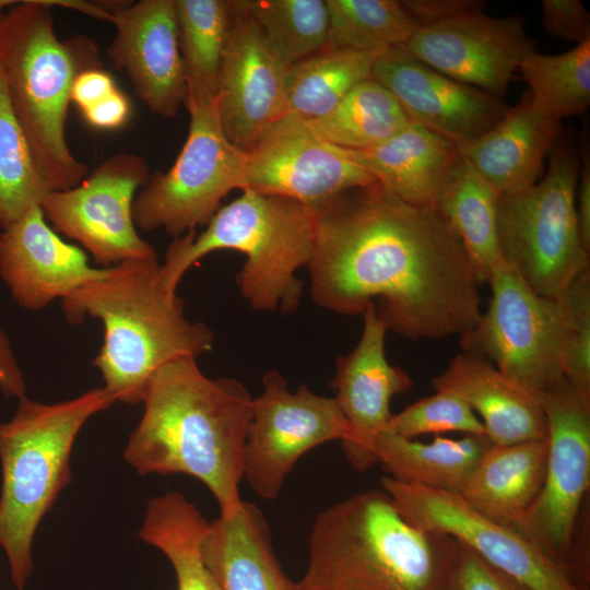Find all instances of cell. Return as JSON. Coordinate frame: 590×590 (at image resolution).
I'll list each match as a JSON object with an SVG mask.
<instances>
[{"label":"cell","mask_w":590,"mask_h":590,"mask_svg":"<svg viewBox=\"0 0 590 590\" xmlns=\"http://www.w3.org/2000/svg\"><path fill=\"white\" fill-rule=\"evenodd\" d=\"M326 4L327 48L381 51L404 46L420 28L403 1L326 0Z\"/></svg>","instance_id":"obj_33"},{"label":"cell","mask_w":590,"mask_h":590,"mask_svg":"<svg viewBox=\"0 0 590 590\" xmlns=\"http://www.w3.org/2000/svg\"><path fill=\"white\" fill-rule=\"evenodd\" d=\"M559 299L566 319L564 376L576 389L590 393V269Z\"/></svg>","instance_id":"obj_38"},{"label":"cell","mask_w":590,"mask_h":590,"mask_svg":"<svg viewBox=\"0 0 590 590\" xmlns=\"http://www.w3.org/2000/svg\"><path fill=\"white\" fill-rule=\"evenodd\" d=\"M150 176L142 156L116 153L78 186L51 191L40 208L55 232L79 241L102 268L157 258L154 247L138 234L132 216L135 192Z\"/></svg>","instance_id":"obj_12"},{"label":"cell","mask_w":590,"mask_h":590,"mask_svg":"<svg viewBox=\"0 0 590 590\" xmlns=\"http://www.w3.org/2000/svg\"><path fill=\"white\" fill-rule=\"evenodd\" d=\"M364 328L356 346L335 362L330 387L349 426L341 440L349 463L358 472L378 464L376 441L392 416L390 401L412 387L403 369L391 365L386 356L388 328L374 306L363 312Z\"/></svg>","instance_id":"obj_19"},{"label":"cell","mask_w":590,"mask_h":590,"mask_svg":"<svg viewBox=\"0 0 590 590\" xmlns=\"http://www.w3.org/2000/svg\"><path fill=\"white\" fill-rule=\"evenodd\" d=\"M560 125L526 92L496 125L458 145V150L499 197L512 196L539 181L545 155L557 141Z\"/></svg>","instance_id":"obj_22"},{"label":"cell","mask_w":590,"mask_h":590,"mask_svg":"<svg viewBox=\"0 0 590 590\" xmlns=\"http://www.w3.org/2000/svg\"><path fill=\"white\" fill-rule=\"evenodd\" d=\"M263 390L253 398L244 479L264 500L275 499L302 456L349 434L334 397L314 393L306 385L295 391L276 370L262 377Z\"/></svg>","instance_id":"obj_13"},{"label":"cell","mask_w":590,"mask_h":590,"mask_svg":"<svg viewBox=\"0 0 590 590\" xmlns=\"http://www.w3.org/2000/svg\"><path fill=\"white\" fill-rule=\"evenodd\" d=\"M458 590H532L487 564L462 544Z\"/></svg>","instance_id":"obj_40"},{"label":"cell","mask_w":590,"mask_h":590,"mask_svg":"<svg viewBox=\"0 0 590 590\" xmlns=\"http://www.w3.org/2000/svg\"><path fill=\"white\" fill-rule=\"evenodd\" d=\"M200 551L221 590H299L283 571L269 523L252 503L243 500L231 516L208 522Z\"/></svg>","instance_id":"obj_24"},{"label":"cell","mask_w":590,"mask_h":590,"mask_svg":"<svg viewBox=\"0 0 590 590\" xmlns=\"http://www.w3.org/2000/svg\"><path fill=\"white\" fill-rule=\"evenodd\" d=\"M187 103H215L229 0H174Z\"/></svg>","instance_id":"obj_32"},{"label":"cell","mask_w":590,"mask_h":590,"mask_svg":"<svg viewBox=\"0 0 590 590\" xmlns=\"http://www.w3.org/2000/svg\"><path fill=\"white\" fill-rule=\"evenodd\" d=\"M538 401L547 423L545 476L515 530L568 569L580 505L590 483V393L565 379Z\"/></svg>","instance_id":"obj_11"},{"label":"cell","mask_w":590,"mask_h":590,"mask_svg":"<svg viewBox=\"0 0 590 590\" xmlns=\"http://www.w3.org/2000/svg\"><path fill=\"white\" fill-rule=\"evenodd\" d=\"M17 400L13 417L0 423V546L14 587L24 590L34 569L36 530L71 482L75 438L93 415L116 400L103 387L52 404L26 396Z\"/></svg>","instance_id":"obj_7"},{"label":"cell","mask_w":590,"mask_h":590,"mask_svg":"<svg viewBox=\"0 0 590 590\" xmlns=\"http://www.w3.org/2000/svg\"><path fill=\"white\" fill-rule=\"evenodd\" d=\"M50 192L12 109L0 64V228L40 208Z\"/></svg>","instance_id":"obj_35"},{"label":"cell","mask_w":590,"mask_h":590,"mask_svg":"<svg viewBox=\"0 0 590 590\" xmlns=\"http://www.w3.org/2000/svg\"><path fill=\"white\" fill-rule=\"evenodd\" d=\"M142 417L123 458L142 475L180 473L212 493L220 516L240 506L253 398L239 380L210 378L197 358L180 357L152 376Z\"/></svg>","instance_id":"obj_2"},{"label":"cell","mask_w":590,"mask_h":590,"mask_svg":"<svg viewBox=\"0 0 590 590\" xmlns=\"http://www.w3.org/2000/svg\"><path fill=\"white\" fill-rule=\"evenodd\" d=\"M400 515L425 531L459 541L487 564L532 590H585L555 562L512 528L474 510L459 494L415 483L380 480Z\"/></svg>","instance_id":"obj_14"},{"label":"cell","mask_w":590,"mask_h":590,"mask_svg":"<svg viewBox=\"0 0 590 590\" xmlns=\"http://www.w3.org/2000/svg\"><path fill=\"white\" fill-rule=\"evenodd\" d=\"M107 271L91 267L82 249L62 240L42 208L0 234V278L14 302L26 310H42Z\"/></svg>","instance_id":"obj_21"},{"label":"cell","mask_w":590,"mask_h":590,"mask_svg":"<svg viewBox=\"0 0 590 590\" xmlns=\"http://www.w3.org/2000/svg\"><path fill=\"white\" fill-rule=\"evenodd\" d=\"M116 33L107 54L155 115L173 118L185 105L186 76L174 0L125 2L110 12Z\"/></svg>","instance_id":"obj_20"},{"label":"cell","mask_w":590,"mask_h":590,"mask_svg":"<svg viewBox=\"0 0 590 590\" xmlns=\"http://www.w3.org/2000/svg\"><path fill=\"white\" fill-rule=\"evenodd\" d=\"M16 1L12 0H0V17L5 13V11L11 8Z\"/></svg>","instance_id":"obj_46"},{"label":"cell","mask_w":590,"mask_h":590,"mask_svg":"<svg viewBox=\"0 0 590 590\" xmlns=\"http://www.w3.org/2000/svg\"><path fill=\"white\" fill-rule=\"evenodd\" d=\"M342 150L399 199L434 209L460 154L457 144L413 120L375 146Z\"/></svg>","instance_id":"obj_25"},{"label":"cell","mask_w":590,"mask_h":590,"mask_svg":"<svg viewBox=\"0 0 590 590\" xmlns=\"http://www.w3.org/2000/svg\"><path fill=\"white\" fill-rule=\"evenodd\" d=\"M433 387L459 397L477 413L493 444L547 438V423L539 401L483 356L457 354L433 379Z\"/></svg>","instance_id":"obj_23"},{"label":"cell","mask_w":590,"mask_h":590,"mask_svg":"<svg viewBox=\"0 0 590 590\" xmlns=\"http://www.w3.org/2000/svg\"><path fill=\"white\" fill-rule=\"evenodd\" d=\"M189 130L175 163L150 176L132 204L138 228L174 238L208 224L222 199L243 189L246 151L225 135L216 104L187 103Z\"/></svg>","instance_id":"obj_10"},{"label":"cell","mask_w":590,"mask_h":590,"mask_svg":"<svg viewBox=\"0 0 590 590\" xmlns=\"http://www.w3.org/2000/svg\"><path fill=\"white\" fill-rule=\"evenodd\" d=\"M386 430L409 439L446 432L487 436L482 421L462 399L440 391L392 415Z\"/></svg>","instance_id":"obj_37"},{"label":"cell","mask_w":590,"mask_h":590,"mask_svg":"<svg viewBox=\"0 0 590 590\" xmlns=\"http://www.w3.org/2000/svg\"><path fill=\"white\" fill-rule=\"evenodd\" d=\"M498 200L497 191L459 154L435 206L459 237L482 283L504 260L497 234Z\"/></svg>","instance_id":"obj_28"},{"label":"cell","mask_w":590,"mask_h":590,"mask_svg":"<svg viewBox=\"0 0 590 590\" xmlns=\"http://www.w3.org/2000/svg\"><path fill=\"white\" fill-rule=\"evenodd\" d=\"M379 52L327 48L290 66L275 123L314 120L330 113L355 85L370 78Z\"/></svg>","instance_id":"obj_29"},{"label":"cell","mask_w":590,"mask_h":590,"mask_svg":"<svg viewBox=\"0 0 590 590\" xmlns=\"http://www.w3.org/2000/svg\"><path fill=\"white\" fill-rule=\"evenodd\" d=\"M541 5L548 34L577 45L590 40V14L579 0H543Z\"/></svg>","instance_id":"obj_39"},{"label":"cell","mask_w":590,"mask_h":590,"mask_svg":"<svg viewBox=\"0 0 590 590\" xmlns=\"http://www.w3.org/2000/svg\"><path fill=\"white\" fill-rule=\"evenodd\" d=\"M229 7L215 104L226 138L248 151L280 118L288 67L241 0H229Z\"/></svg>","instance_id":"obj_16"},{"label":"cell","mask_w":590,"mask_h":590,"mask_svg":"<svg viewBox=\"0 0 590 590\" xmlns=\"http://www.w3.org/2000/svg\"><path fill=\"white\" fill-rule=\"evenodd\" d=\"M243 189L309 208L377 181L339 146L291 126H272L246 151Z\"/></svg>","instance_id":"obj_17"},{"label":"cell","mask_w":590,"mask_h":590,"mask_svg":"<svg viewBox=\"0 0 590 590\" xmlns=\"http://www.w3.org/2000/svg\"><path fill=\"white\" fill-rule=\"evenodd\" d=\"M411 120L396 97L369 78L355 85L327 115L273 126L296 127L335 146L363 150L389 139Z\"/></svg>","instance_id":"obj_30"},{"label":"cell","mask_w":590,"mask_h":590,"mask_svg":"<svg viewBox=\"0 0 590 590\" xmlns=\"http://www.w3.org/2000/svg\"><path fill=\"white\" fill-rule=\"evenodd\" d=\"M312 209L297 201L244 189L220 208L205 229L174 238L160 268V285L175 296L192 264L216 250L246 256L236 282L256 310L294 312L302 298L297 270L307 266L314 247Z\"/></svg>","instance_id":"obj_6"},{"label":"cell","mask_w":590,"mask_h":590,"mask_svg":"<svg viewBox=\"0 0 590 590\" xmlns=\"http://www.w3.org/2000/svg\"><path fill=\"white\" fill-rule=\"evenodd\" d=\"M420 27L472 9L482 8V2L471 0H408L403 1Z\"/></svg>","instance_id":"obj_43"},{"label":"cell","mask_w":590,"mask_h":590,"mask_svg":"<svg viewBox=\"0 0 590 590\" xmlns=\"http://www.w3.org/2000/svg\"><path fill=\"white\" fill-rule=\"evenodd\" d=\"M311 209L307 268L318 306L341 315L374 306L388 330L411 341L462 335L476 322L483 283L436 209L408 203L378 182Z\"/></svg>","instance_id":"obj_1"},{"label":"cell","mask_w":590,"mask_h":590,"mask_svg":"<svg viewBox=\"0 0 590 590\" xmlns=\"http://www.w3.org/2000/svg\"><path fill=\"white\" fill-rule=\"evenodd\" d=\"M160 268L157 258L126 260L61 299L68 322L102 321L104 341L93 365L116 402H142L156 370L176 358H197L215 340L206 323L186 317L181 298L164 293Z\"/></svg>","instance_id":"obj_4"},{"label":"cell","mask_w":590,"mask_h":590,"mask_svg":"<svg viewBox=\"0 0 590 590\" xmlns=\"http://www.w3.org/2000/svg\"><path fill=\"white\" fill-rule=\"evenodd\" d=\"M206 526L199 509L178 492L153 497L148 503L138 535L168 558L177 590H221L200 551Z\"/></svg>","instance_id":"obj_31"},{"label":"cell","mask_w":590,"mask_h":590,"mask_svg":"<svg viewBox=\"0 0 590 590\" xmlns=\"http://www.w3.org/2000/svg\"><path fill=\"white\" fill-rule=\"evenodd\" d=\"M0 64L9 99L50 191L71 189L88 167L71 152L67 118L76 75L101 67L93 40L56 35L47 0L16 1L0 17Z\"/></svg>","instance_id":"obj_5"},{"label":"cell","mask_w":590,"mask_h":590,"mask_svg":"<svg viewBox=\"0 0 590 590\" xmlns=\"http://www.w3.org/2000/svg\"><path fill=\"white\" fill-rule=\"evenodd\" d=\"M370 78L396 97L413 121L457 145L485 133L509 108L498 97L423 63L404 46L380 51Z\"/></svg>","instance_id":"obj_18"},{"label":"cell","mask_w":590,"mask_h":590,"mask_svg":"<svg viewBox=\"0 0 590 590\" xmlns=\"http://www.w3.org/2000/svg\"><path fill=\"white\" fill-rule=\"evenodd\" d=\"M462 544L406 521L385 491L321 511L299 590H458Z\"/></svg>","instance_id":"obj_3"},{"label":"cell","mask_w":590,"mask_h":590,"mask_svg":"<svg viewBox=\"0 0 590 590\" xmlns=\"http://www.w3.org/2000/svg\"><path fill=\"white\" fill-rule=\"evenodd\" d=\"M241 3L287 67L327 49L326 0H241Z\"/></svg>","instance_id":"obj_36"},{"label":"cell","mask_w":590,"mask_h":590,"mask_svg":"<svg viewBox=\"0 0 590 590\" xmlns=\"http://www.w3.org/2000/svg\"><path fill=\"white\" fill-rule=\"evenodd\" d=\"M116 88L115 82L108 72L101 67L90 68L76 75L71 90V102L82 111Z\"/></svg>","instance_id":"obj_42"},{"label":"cell","mask_w":590,"mask_h":590,"mask_svg":"<svg viewBox=\"0 0 590 590\" xmlns=\"http://www.w3.org/2000/svg\"><path fill=\"white\" fill-rule=\"evenodd\" d=\"M404 47L438 72L498 98L535 51L521 16L497 19L481 8L421 26Z\"/></svg>","instance_id":"obj_15"},{"label":"cell","mask_w":590,"mask_h":590,"mask_svg":"<svg viewBox=\"0 0 590 590\" xmlns=\"http://www.w3.org/2000/svg\"><path fill=\"white\" fill-rule=\"evenodd\" d=\"M0 391L7 398L25 396L26 384L8 333L0 327Z\"/></svg>","instance_id":"obj_44"},{"label":"cell","mask_w":590,"mask_h":590,"mask_svg":"<svg viewBox=\"0 0 590 590\" xmlns=\"http://www.w3.org/2000/svg\"><path fill=\"white\" fill-rule=\"evenodd\" d=\"M544 177L531 188L499 197L497 234L503 259L536 294L559 299L590 269L576 214L580 154L555 142Z\"/></svg>","instance_id":"obj_8"},{"label":"cell","mask_w":590,"mask_h":590,"mask_svg":"<svg viewBox=\"0 0 590 590\" xmlns=\"http://www.w3.org/2000/svg\"><path fill=\"white\" fill-rule=\"evenodd\" d=\"M130 102L118 88L82 110L84 119L94 128L113 130L122 127L130 116Z\"/></svg>","instance_id":"obj_41"},{"label":"cell","mask_w":590,"mask_h":590,"mask_svg":"<svg viewBox=\"0 0 590 590\" xmlns=\"http://www.w3.org/2000/svg\"><path fill=\"white\" fill-rule=\"evenodd\" d=\"M487 283L491 299L460 335L462 351L487 358L538 400L566 379L563 304L533 292L504 260Z\"/></svg>","instance_id":"obj_9"},{"label":"cell","mask_w":590,"mask_h":590,"mask_svg":"<svg viewBox=\"0 0 590 590\" xmlns=\"http://www.w3.org/2000/svg\"><path fill=\"white\" fill-rule=\"evenodd\" d=\"M575 205L580 236L586 249L590 251V160L586 150L580 153Z\"/></svg>","instance_id":"obj_45"},{"label":"cell","mask_w":590,"mask_h":590,"mask_svg":"<svg viewBox=\"0 0 590 590\" xmlns=\"http://www.w3.org/2000/svg\"><path fill=\"white\" fill-rule=\"evenodd\" d=\"M492 444L487 436L479 435L435 436L423 442L385 430L376 441V456L388 476L397 481L460 494Z\"/></svg>","instance_id":"obj_27"},{"label":"cell","mask_w":590,"mask_h":590,"mask_svg":"<svg viewBox=\"0 0 590 590\" xmlns=\"http://www.w3.org/2000/svg\"><path fill=\"white\" fill-rule=\"evenodd\" d=\"M547 452V438L492 444L459 495L481 515L515 529L542 488Z\"/></svg>","instance_id":"obj_26"},{"label":"cell","mask_w":590,"mask_h":590,"mask_svg":"<svg viewBox=\"0 0 590 590\" xmlns=\"http://www.w3.org/2000/svg\"><path fill=\"white\" fill-rule=\"evenodd\" d=\"M519 70L532 102L562 122L586 113L590 104V40L558 55L536 51L527 56Z\"/></svg>","instance_id":"obj_34"}]
</instances>
